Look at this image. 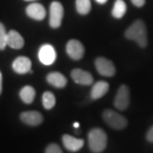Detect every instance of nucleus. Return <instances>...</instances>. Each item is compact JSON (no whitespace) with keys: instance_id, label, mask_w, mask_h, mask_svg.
I'll list each match as a JSON object with an SVG mask.
<instances>
[{"instance_id":"f257e3e1","label":"nucleus","mask_w":153,"mask_h":153,"mask_svg":"<svg viewBox=\"0 0 153 153\" xmlns=\"http://www.w3.org/2000/svg\"><path fill=\"white\" fill-rule=\"evenodd\" d=\"M125 37L135 41L141 48H145L147 45V31L144 22L141 20L135 21L126 30Z\"/></svg>"},{"instance_id":"f03ea898","label":"nucleus","mask_w":153,"mask_h":153,"mask_svg":"<svg viewBox=\"0 0 153 153\" xmlns=\"http://www.w3.org/2000/svg\"><path fill=\"white\" fill-rule=\"evenodd\" d=\"M88 141L91 152L94 153H100L106 147L107 135L101 128H93L88 133Z\"/></svg>"},{"instance_id":"7ed1b4c3","label":"nucleus","mask_w":153,"mask_h":153,"mask_svg":"<svg viewBox=\"0 0 153 153\" xmlns=\"http://www.w3.org/2000/svg\"><path fill=\"white\" fill-rule=\"evenodd\" d=\"M103 119L111 128L115 129H123L128 124V121L123 116L112 110L105 111L103 112Z\"/></svg>"},{"instance_id":"20e7f679","label":"nucleus","mask_w":153,"mask_h":153,"mask_svg":"<svg viewBox=\"0 0 153 153\" xmlns=\"http://www.w3.org/2000/svg\"><path fill=\"white\" fill-rule=\"evenodd\" d=\"M64 16V9L60 2L54 1L49 7V26L52 28L60 27Z\"/></svg>"},{"instance_id":"39448f33","label":"nucleus","mask_w":153,"mask_h":153,"mask_svg":"<svg viewBox=\"0 0 153 153\" xmlns=\"http://www.w3.org/2000/svg\"><path fill=\"white\" fill-rule=\"evenodd\" d=\"M130 100L129 88L126 85H121L114 100V105L117 109L124 111L128 108Z\"/></svg>"},{"instance_id":"423d86ee","label":"nucleus","mask_w":153,"mask_h":153,"mask_svg":"<svg viewBox=\"0 0 153 153\" xmlns=\"http://www.w3.org/2000/svg\"><path fill=\"white\" fill-rule=\"evenodd\" d=\"M38 59L45 66L52 65L56 60L55 48L50 44H44L38 50Z\"/></svg>"},{"instance_id":"0eeeda50","label":"nucleus","mask_w":153,"mask_h":153,"mask_svg":"<svg viewBox=\"0 0 153 153\" xmlns=\"http://www.w3.org/2000/svg\"><path fill=\"white\" fill-rule=\"evenodd\" d=\"M95 67L98 72L104 76H112L116 73V67L111 60L104 57H98L95 60Z\"/></svg>"},{"instance_id":"6e6552de","label":"nucleus","mask_w":153,"mask_h":153,"mask_svg":"<svg viewBox=\"0 0 153 153\" xmlns=\"http://www.w3.org/2000/svg\"><path fill=\"white\" fill-rule=\"evenodd\" d=\"M66 53L71 59L78 60L82 59L84 55V47L78 40L72 39L66 44Z\"/></svg>"},{"instance_id":"1a4fd4ad","label":"nucleus","mask_w":153,"mask_h":153,"mask_svg":"<svg viewBox=\"0 0 153 153\" xmlns=\"http://www.w3.org/2000/svg\"><path fill=\"white\" fill-rule=\"evenodd\" d=\"M20 118L27 125L33 126V127L40 125L44 121V117H43L42 114L37 111H24L21 114Z\"/></svg>"},{"instance_id":"9d476101","label":"nucleus","mask_w":153,"mask_h":153,"mask_svg":"<svg viewBox=\"0 0 153 153\" xmlns=\"http://www.w3.org/2000/svg\"><path fill=\"white\" fill-rule=\"evenodd\" d=\"M12 68L16 73L26 74L31 71L32 61L26 56H19L13 61Z\"/></svg>"},{"instance_id":"9b49d317","label":"nucleus","mask_w":153,"mask_h":153,"mask_svg":"<svg viewBox=\"0 0 153 153\" xmlns=\"http://www.w3.org/2000/svg\"><path fill=\"white\" fill-rule=\"evenodd\" d=\"M71 78L73 81L80 85H90L94 82L92 75L82 69H74L71 72Z\"/></svg>"},{"instance_id":"f8f14e48","label":"nucleus","mask_w":153,"mask_h":153,"mask_svg":"<svg viewBox=\"0 0 153 153\" xmlns=\"http://www.w3.org/2000/svg\"><path fill=\"white\" fill-rule=\"evenodd\" d=\"M26 13L28 16L36 21H43L46 16V10L44 7L38 3H33L27 7Z\"/></svg>"},{"instance_id":"ddd939ff","label":"nucleus","mask_w":153,"mask_h":153,"mask_svg":"<svg viewBox=\"0 0 153 153\" xmlns=\"http://www.w3.org/2000/svg\"><path fill=\"white\" fill-rule=\"evenodd\" d=\"M62 142L66 150L69 152H78L84 145V140L82 139H77L75 137L69 135V134H64L62 137Z\"/></svg>"},{"instance_id":"4468645a","label":"nucleus","mask_w":153,"mask_h":153,"mask_svg":"<svg viewBox=\"0 0 153 153\" xmlns=\"http://www.w3.org/2000/svg\"><path fill=\"white\" fill-rule=\"evenodd\" d=\"M7 45L10 46V48L15 49H22L24 46V39L20 33L15 31V30H10L9 33H7Z\"/></svg>"},{"instance_id":"2eb2a0df","label":"nucleus","mask_w":153,"mask_h":153,"mask_svg":"<svg viewBox=\"0 0 153 153\" xmlns=\"http://www.w3.org/2000/svg\"><path fill=\"white\" fill-rule=\"evenodd\" d=\"M109 90V83L105 81L95 82L92 87L90 96L93 100H98L103 97Z\"/></svg>"},{"instance_id":"dca6fc26","label":"nucleus","mask_w":153,"mask_h":153,"mask_svg":"<svg viewBox=\"0 0 153 153\" xmlns=\"http://www.w3.org/2000/svg\"><path fill=\"white\" fill-rule=\"evenodd\" d=\"M46 79H47V82H49L50 85L55 88H64L67 83L66 76L57 71L49 73L46 76Z\"/></svg>"},{"instance_id":"f3484780","label":"nucleus","mask_w":153,"mask_h":153,"mask_svg":"<svg viewBox=\"0 0 153 153\" xmlns=\"http://www.w3.org/2000/svg\"><path fill=\"white\" fill-rule=\"evenodd\" d=\"M35 95H36V91L34 88L29 85L23 87L20 91V98L26 104L33 103L35 99Z\"/></svg>"},{"instance_id":"a211bd4d","label":"nucleus","mask_w":153,"mask_h":153,"mask_svg":"<svg viewBox=\"0 0 153 153\" xmlns=\"http://www.w3.org/2000/svg\"><path fill=\"white\" fill-rule=\"evenodd\" d=\"M127 10V5L123 0H116L114 6L111 11L112 16L117 19H121L125 15Z\"/></svg>"},{"instance_id":"6ab92c4d","label":"nucleus","mask_w":153,"mask_h":153,"mask_svg":"<svg viewBox=\"0 0 153 153\" xmlns=\"http://www.w3.org/2000/svg\"><path fill=\"white\" fill-rule=\"evenodd\" d=\"M76 11L82 16L88 14L91 10L90 0H76Z\"/></svg>"},{"instance_id":"aec40b11","label":"nucleus","mask_w":153,"mask_h":153,"mask_svg":"<svg viewBox=\"0 0 153 153\" xmlns=\"http://www.w3.org/2000/svg\"><path fill=\"white\" fill-rule=\"evenodd\" d=\"M43 105L46 110L52 109L55 105V96L49 91L44 92L42 97Z\"/></svg>"},{"instance_id":"412c9836","label":"nucleus","mask_w":153,"mask_h":153,"mask_svg":"<svg viewBox=\"0 0 153 153\" xmlns=\"http://www.w3.org/2000/svg\"><path fill=\"white\" fill-rule=\"evenodd\" d=\"M7 33H6V29L4 25L0 22V50L5 49L6 45H7Z\"/></svg>"},{"instance_id":"4be33fe9","label":"nucleus","mask_w":153,"mask_h":153,"mask_svg":"<svg viewBox=\"0 0 153 153\" xmlns=\"http://www.w3.org/2000/svg\"><path fill=\"white\" fill-rule=\"evenodd\" d=\"M45 153H63L62 150L60 149V147L55 143H52L49 145L46 150H45Z\"/></svg>"},{"instance_id":"5701e85b","label":"nucleus","mask_w":153,"mask_h":153,"mask_svg":"<svg viewBox=\"0 0 153 153\" xmlns=\"http://www.w3.org/2000/svg\"><path fill=\"white\" fill-rule=\"evenodd\" d=\"M146 139H147V140L149 142L153 143V126L149 129V131L147 132Z\"/></svg>"},{"instance_id":"b1692460","label":"nucleus","mask_w":153,"mask_h":153,"mask_svg":"<svg viewBox=\"0 0 153 153\" xmlns=\"http://www.w3.org/2000/svg\"><path fill=\"white\" fill-rule=\"evenodd\" d=\"M131 1L134 5H135L136 7H139V8L142 7L145 4V3H146V0H131Z\"/></svg>"},{"instance_id":"393cba45","label":"nucleus","mask_w":153,"mask_h":153,"mask_svg":"<svg viewBox=\"0 0 153 153\" xmlns=\"http://www.w3.org/2000/svg\"><path fill=\"white\" fill-rule=\"evenodd\" d=\"M2 88H3V76L0 71V94L2 93Z\"/></svg>"},{"instance_id":"a878e982","label":"nucleus","mask_w":153,"mask_h":153,"mask_svg":"<svg viewBox=\"0 0 153 153\" xmlns=\"http://www.w3.org/2000/svg\"><path fill=\"white\" fill-rule=\"evenodd\" d=\"M98 4H105L106 2H107V0H95Z\"/></svg>"},{"instance_id":"bb28decb","label":"nucleus","mask_w":153,"mask_h":153,"mask_svg":"<svg viewBox=\"0 0 153 153\" xmlns=\"http://www.w3.org/2000/svg\"><path fill=\"white\" fill-rule=\"evenodd\" d=\"M73 127L76 128H79V123H75L73 124Z\"/></svg>"},{"instance_id":"cd10ccee","label":"nucleus","mask_w":153,"mask_h":153,"mask_svg":"<svg viewBox=\"0 0 153 153\" xmlns=\"http://www.w3.org/2000/svg\"><path fill=\"white\" fill-rule=\"evenodd\" d=\"M25 1H36V0H25Z\"/></svg>"}]
</instances>
